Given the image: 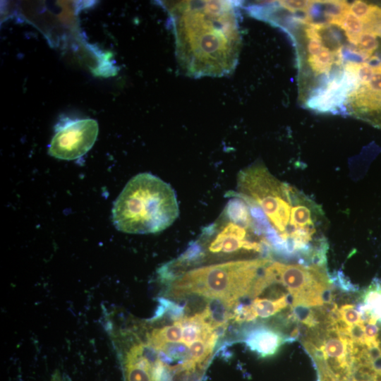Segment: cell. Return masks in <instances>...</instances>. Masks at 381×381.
Here are the masks:
<instances>
[{"instance_id": "cell-13", "label": "cell", "mask_w": 381, "mask_h": 381, "mask_svg": "<svg viewBox=\"0 0 381 381\" xmlns=\"http://www.w3.org/2000/svg\"><path fill=\"white\" fill-rule=\"evenodd\" d=\"M339 322L348 327L364 322L360 310L353 304H344L338 308Z\"/></svg>"}, {"instance_id": "cell-8", "label": "cell", "mask_w": 381, "mask_h": 381, "mask_svg": "<svg viewBox=\"0 0 381 381\" xmlns=\"http://www.w3.org/2000/svg\"><path fill=\"white\" fill-rule=\"evenodd\" d=\"M241 339L250 351L262 358L274 355L283 344L291 343L286 334L262 324L244 328Z\"/></svg>"}, {"instance_id": "cell-14", "label": "cell", "mask_w": 381, "mask_h": 381, "mask_svg": "<svg viewBox=\"0 0 381 381\" xmlns=\"http://www.w3.org/2000/svg\"><path fill=\"white\" fill-rule=\"evenodd\" d=\"M52 381H61L59 377H54Z\"/></svg>"}, {"instance_id": "cell-6", "label": "cell", "mask_w": 381, "mask_h": 381, "mask_svg": "<svg viewBox=\"0 0 381 381\" xmlns=\"http://www.w3.org/2000/svg\"><path fill=\"white\" fill-rule=\"evenodd\" d=\"M276 283L291 296V306L321 307L333 303L332 282L326 267L272 261Z\"/></svg>"}, {"instance_id": "cell-15", "label": "cell", "mask_w": 381, "mask_h": 381, "mask_svg": "<svg viewBox=\"0 0 381 381\" xmlns=\"http://www.w3.org/2000/svg\"><path fill=\"white\" fill-rule=\"evenodd\" d=\"M359 381H373V380H359Z\"/></svg>"}, {"instance_id": "cell-3", "label": "cell", "mask_w": 381, "mask_h": 381, "mask_svg": "<svg viewBox=\"0 0 381 381\" xmlns=\"http://www.w3.org/2000/svg\"><path fill=\"white\" fill-rule=\"evenodd\" d=\"M112 222L121 232L157 234L169 228L179 215L173 188L150 173L128 181L112 207Z\"/></svg>"}, {"instance_id": "cell-4", "label": "cell", "mask_w": 381, "mask_h": 381, "mask_svg": "<svg viewBox=\"0 0 381 381\" xmlns=\"http://www.w3.org/2000/svg\"><path fill=\"white\" fill-rule=\"evenodd\" d=\"M267 258L231 260L194 268L170 279L169 295L179 298L197 295L235 306L248 296L265 267Z\"/></svg>"}, {"instance_id": "cell-2", "label": "cell", "mask_w": 381, "mask_h": 381, "mask_svg": "<svg viewBox=\"0 0 381 381\" xmlns=\"http://www.w3.org/2000/svg\"><path fill=\"white\" fill-rule=\"evenodd\" d=\"M288 32L296 44L298 65V98L305 107L320 111L341 108L345 97L344 40L339 27L326 23H307L299 18ZM344 32V31H343Z\"/></svg>"}, {"instance_id": "cell-5", "label": "cell", "mask_w": 381, "mask_h": 381, "mask_svg": "<svg viewBox=\"0 0 381 381\" xmlns=\"http://www.w3.org/2000/svg\"><path fill=\"white\" fill-rule=\"evenodd\" d=\"M236 188V197L258 207L265 216L277 236L275 253L293 259L291 221L296 189L277 179L260 162L238 174Z\"/></svg>"}, {"instance_id": "cell-7", "label": "cell", "mask_w": 381, "mask_h": 381, "mask_svg": "<svg viewBox=\"0 0 381 381\" xmlns=\"http://www.w3.org/2000/svg\"><path fill=\"white\" fill-rule=\"evenodd\" d=\"M99 133L92 119H66L55 126L48 153L63 160H74L85 155L93 146Z\"/></svg>"}, {"instance_id": "cell-11", "label": "cell", "mask_w": 381, "mask_h": 381, "mask_svg": "<svg viewBox=\"0 0 381 381\" xmlns=\"http://www.w3.org/2000/svg\"><path fill=\"white\" fill-rule=\"evenodd\" d=\"M289 304V295L283 294L275 299L255 298L250 303L257 318H267L286 308Z\"/></svg>"}, {"instance_id": "cell-1", "label": "cell", "mask_w": 381, "mask_h": 381, "mask_svg": "<svg viewBox=\"0 0 381 381\" xmlns=\"http://www.w3.org/2000/svg\"><path fill=\"white\" fill-rule=\"evenodd\" d=\"M172 23L176 54L190 76H224L238 61L241 35L235 4L229 1H163Z\"/></svg>"}, {"instance_id": "cell-9", "label": "cell", "mask_w": 381, "mask_h": 381, "mask_svg": "<svg viewBox=\"0 0 381 381\" xmlns=\"http://www.w3.org/2000/svg\"><path fill=\"white\" fill-rule=\"evenodd\" d=\"M357 306L363 320L372 318L381 324V281L374 279L363 290Z\"/></svg>"}, {"instance_id": "cell-12", "label": "cell", "mask_w": 381, "mask_h": 381, "mask_svg": "<svg viewBox=\"0 0 381 381\" xmlns=\"http://www.w3.org/2000/svg\"><path fill=\"white\" fill-rule=\"evenodd\" d=\"M218 332H215L207 341L201 339H197L188 346L190 354L188 360L196 365L200 369L212 354L218 339Z\"/></svg>"}, {"instance_id": "cell-10", "label": "cell", "mask_w": 381, "mask_h": 381, "mask_svg": "<svg viewBox=\"0 0 381 381\" xmlns=\"http://www.w3.org/2000/svg\"><path fill=\"white\" fill-rule=\"evenodd\" d=\"M146 337V343L156 350L164 344L181 341L182 329L175 321L173 325L152 329Z\"/></svg>"}]
</instances>
